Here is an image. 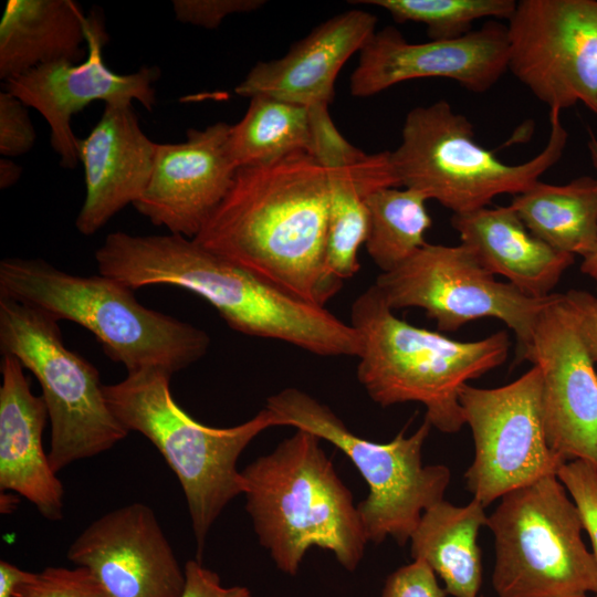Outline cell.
I'll return each mask as SVG.
<instances>
[{
	"label": "cell",
	"instance_id": "obj_14",
	"mask_svg": "<svg viewBox=\"0 0 597 597\" xmlns=\"http://www.w3.org/2000/svg\"><path fill=\"white\" fill-rule=\"evenodd\" d=\"M542 373L546 442L564 462L597 469V371L565 294L553 293L520 354Z\"/></svg>",
	"mask_w": 597,
	"mask_h": 597
},
{
	"label": "cell",
	"instance_id": "obj_25",
	"mask_svg": "<svg viewBox=\"0 0 597 597\" xmlns=\"http://www.w3.org/2000/svg\"><path fill=\"white\" fill-rule=\"evenodd\" d=\"M331 199L325 250L327 273L343 282L360 269L358 251L368 235L366 197L385 187H398L390 151L366 154L357 164L329 169Z\"/></svg>",
	"mask_w": 597,
	"mask_h": 597
},
{
	"label": "cell",
	"instance_id": "obj_11",
	"mask_svg": "<svg viewBox=\"0 0 597 597\" xmlns=\"http://www.w3.org/2000/svg\"><path fill=\"white\" fill-rule=\"evenodd\" d=\"M375 285L392 311L422 308L442 332L479 318H498L515 333L520 354L552 296L533 298L496 281L461 243H427L396 269L381 272Z\"/></svg>",
	"mask_w": 597,
	"mask_h": 597
},
{
	"label": "cell",
	"instance_id": "obj_35",
	"mask_svg": "<svg viewBox=\"0 0 597 597\" xmlns=\"http://www.w3.org/2000/svg\"><path fill=\"white\" fill-rule=\"evenodd\" d=\"M446 595L431 567L422 559H413L387 577L381 597H446Z\"/></svg>",
	"mask_w": 597,
	"mask_h": 597
},
{
	"label": "cell",
	"instance_id": "obj_30",
	"mask_svg": "<svg viewBox=\"0 0 597 597\" xmlns=\"http://www.w3.org/2000/svg\"><path fill=\"white\" fill-rule=\"evenodd\" d=\"M13 597H112L86 568L49 566L22 583Z\"/></svg>",
	"mask_w": 597,
	"mask_h": 597
},
{
	"label": "cell",
	"instance_id": "obj_23",
	"mask_svg": "<svg viewBox=\"0 0 597 597\" xmlns=\"http://www.w3.org/2000/svg\"><path fill=\"white\" fill-rule=\"evenodd\" d=\"M87 15L73 0H9L0 21V78L78 63L87 54Z\"/></svg>",
	"mask_w": 597,
	"mask_h": 597
},
{
	"label": "cell",
	"instance_id": "obj_38",
	"mask_svg": "<svg viewBox=\"0 0 597 597\" xmlns=\"http://www.w3.org/2000/svg\"><path fill=\"white\" fill-rule=\"evenodd\" d=\"M32 572H27L18 566L1 559L0 561V597H13L15 589L32 576Z\"/></svg>",
	"mask_w": 597,
	"mask_h": 597
},
{
	"label": "cell",
	"instance_id": "obj_27",
	"mask_svg": "<svg viewBox=\"0 0 597 597\" xmlns=\"http://www.w3.org/2000/svg\"><path fill=\"white\" fill-rule=\"evenodd\" d=\"M310 107L264 95L250 98L244 116L230 126L227 149L237 168L271 163L297 151L310 154Z\"/></svg>",
	"mask_w": 597,
	"mask_h": 597
},
{
	"label": "cell",
	"instance_id": "obj_37",
	"mask_svg": "<svg viewBox=\"0 0 597 597\" xmlns=\"http://www.w3.org/2000/svg\"><path fill=\"white\" fill-rule=\"evenodd\" d=\"M585 336L591 357L597 364V296L582 290L565 293Z\"/></svg>",
	"mask_w": 597,
	"mask_h": 597
},
{
	"label": "cell",
	"instance_id": "obj_21",
	"mask_svg": "<svg viewBox=\"0 0 597 597\" xmlns=\"http://www.w3.org/2000/svg\"><path fill=\"white\" fill-rule=\"evenodd\" d=\"M0 371V490L13 491L46 520L60 521L64 489L43 449L44 399L32 392L17 357L3 354Z\"/></svg>",
	"mask_w": 597,
	"mask_h": 597
},
{
	"label": "cell",
	"instance_id": "obj_4",
	"mask_svg": "<svg viewBox=\"0 0 597 597\" xmlns=\"http://www.w3.org/2000/svg\"><path fill=\"white\" fill-rule=\"evenodd\" d=\"M350 325L362 339L357 379L381 407L419 402L426 419L444 433L465 423L459 401L469 380L502 365L510 341L504 331L461 342L398 318L375 284L352 304Z\"/></svg>",
	"mask_w": 597,
	"mask_h": 597
},
{
	"label": "cell",
	"instance_id": "obj_41",
	"mask_svg": "<svg viewBox=\"0 0 597 597\" xmlns=\"http://www.w3.org/2000/svg\"><path fill=\"white\" fill-rule=\"evenodd\" d=\"M19 494H7L4 492H1V495H0V511L1 513H12L18 503H19V498H18Z\"/></svg>",
	"mask_w": 597,
	"mask_h": 597
},
{
	"label": "cell",
	"instance_id": "obj_12",
	"mask_svg": "<svg viewBox=\"0 0 597 597\" xmlns=\"http://www.w3.org/2000/svg\"><path fill=\"white\" fill-rule=\"evenodd\" d=\"M474 458L464 473L467 489L484 506L566 463L548 447L542 411V373L533 366L496 388L468 384L459 390Z\"/></svg>",
	"mask_w": 597,
	"mask_h": 597
},
{
	"label": "cell",
	"instance_id": "obj_42",
	"mask_svg": "<svg viewBox=\"0 0 597 597\" xmlns=\"http://www.w3.org/2000/svg\"><path fill=\"white\" fill-rule=\"evenodd\" d=\"M584 597H597V594L587 595V596H584Z\"/></svg>",
	"mask_w": 597,
	"mask_h": 597
},
{
	"label": "cell",
	"instance_id": "obj_7",
	"mask_svg": "<svg viewBox=\"0 0 597 597\" xmlns=\"http://www.w3.org/2000/svg\"><path fill=\"white\" fill-rule=\"evenodd\" d=\"M568 133L561 111L549 109V135L532 159L504 163L475 142L473 125L439 100L406 115L399 146L390 158L399 186L421 192L454 213L486 207L504 193L519 195L563 156Z\"/></svg>",
	"mask_w": 597,
	"mask_h": 597
},
{
	"label": "cell",
	"instance_id": "obj_13",
	"mask_svg": "<svg viewBox=\"0 0 597 597\" xmlns=\"http://www.w3.org/2000/svg\"><path fill=\"white\" fill-rule=\"evenodd\" d=\"M506 28L507 71L549 109L597 115V0H521Z\"/></svg>",
	"mask_w": 597,
	"mask_h": 597
},
{
	"label": "cell",
	"instance_id": "obj_17",
	"mask_svg": "<svg viewBox=\"0 0 597 597\" xmlns=\"http://www.w3.org/2000/svg\"><path fill=\"white\" fill-rule=\"evenodd\" d=\"M66 557L86 567L112 597H181L184 590L185 568L155 512L140 502L93 521Z\"/></svg>",
	"mask_w": 597,
	"mask_h": 597
},
{
	"label": "cell",
	"instance_id": "obj_6",
	"mask_svg": "<svg viewBox=\"0 0 597 597\" xmlns=\"http://www.w3.org/2000/svg\"><path fill=\"white\" fill-rule=\"evenodd\" d=\"M172 373L146 367L127 373L119 383L104 385L107 405L130 432L146 437L175 472L184 491L197 559L212 524L235 496L243 494L238 460L262 431L277 426L266 408L250 420L228 428L202 425L175 401L170 391Z\"/></svg>",
	"mask_w": 597,
	"mask_h": 597
},
{
	"label": "cell",
	"instance_id": "obj_15",
	"mask_svg": "<svg viewBox=\"0 0 597 597\" xmlns=\"http://www.w3.org/2000/svg\"><path fill=\"white\" fill-rule=\"evenodd\" d=\"M85 60L57 62L35 67L4 82V90L39 112L50 127V143L60 165L75 168L80 160V138L71 126L72 117L95 101L128 105L137 101L149 112L156 105L153 83L160 76L156 66H142L129 74L112 71L103 49L108 41L102 13L87 15Z\"/></svg>",
	"mask_w": 597,
	"mask_h": 597
},
{
	"label": "cell",
	"instance_id": "obj_28",
	"mask_svg": "<svg viewBox=\"0 0 597 597\" xmlns=\"http://www.w3.org/2000/svg\"><path fill=\"white\" fill-rule=\"evenodd\" d=\"M427 200L405 187L380 188L366 197L369 228L365 247L381 272L396 269L428 243L425 235L432 220Z\"/></svg>",
	"mask_w": 597,
	"mask_h": 597
},
{
	"label": "cell",
	"instance_id": "obj_2",
	"mask_svg": "<svg viewBox=\"0 0 597 597\" xmlns=\"http://www.w3.org/2000/svg\"><path fill=\"white\" fill-rule=\"evenodd\" d=\"M100 274L132 290L172 285L213 306L234 331L290 343L320 356H356L357 331L334 314L193 239L115 231L95 251Z\"/></svg>",
	"mask_w": 597,
	"mask_h": 597
},
{
	"label": "cell",
	"instance_id": "obj_8",
	"mask_svg": "<svg viewBox=\"0 0 597 597\" xmlns=\"http://www.w3.org/2000/svg\"><path fill=\"white\" fill-rule=\"evenodd\" d=\"M265 408L277 426L312 432L354 463L369 489L357 504L368 542L379 544L390 536L405 545L422 514L443 501L451 472L442 464H422V447L431 428L427 420L408 437L400 431L391 441L379 443L355 434L326 405L297 388L270 396Z\"/></svg>",
	"mask_w": 597,
	"mask_h": 597
},
{
	"label": "cell",
	"instance_id": "obj_1",
	"mask_svg": "<svg viewBox=\"0 0 597 597\" xmlns=\"http://www.w3.org/2000/svg\"><path fill=\"white\" fill-rule=\"evenodd\" d=\"M329 199V169L306 151L238 168L193 240L324 306L343 285L325 266Z\"/></svg>",
	"mask_w": 597,
	"mask_h": 597
},
{
	"label": "cell",
	"instance_id": "obj_40",
	"mask_svg": "<svg viewBox=\"0 0 597 597\" xmlns=\"http://www.w3.org/2000/svg\"><path fill=\"white\" fill-rule=\"evenodd\" d=\"M22 176V167L11 158L0 159V188L7 189L19 181Z\"/></svg>",
	"mask_w": 597,
	"mask_h": 597
},
{
	"label": "cell",
	"instance_id": "obj_39",
	"mask_svg": "<svg viewBox=\"0 0 597 597\" xmlns=\"http://www.w3.org/2000/svg\"><path fill=\"white\" fill-rule=\"evenodd\" d=\"M587 147L591 164L597 171V138L593 134L589 136ZM580 271L597 284V243L595 249L583 259Z\"/></svg>",
	"mask_w": 597,
	"mask_h": 597
},
{
	"label": "cell",
	"instance_id": "obj_20",
	"mask_svg": "<svg viewBox=\"0 0 597 597\" xmlns=\"http://www.w3.org/2000/svg\"><path fill=\"white\" fill-rule=\"evenodd\" d=\"M376 17L348 10L317 25L280 59L259 62L234 88L244 97L264 95L303 106L333 101L336 77L376 32Z\"/></svg>",
	"mask_w": 597,
	"mask_h": 597
},
{
	"label": "cell",
	"instance_id": "obj_10",
	"mask_svg": "<svg viewBox=\"0 0 597 597\" xmlns=\"http://www.w3.org/2000/svg\"><path fill=\"white\" fill-rule=\"evenodd\" d=\"M0 350L17 357L42 388L54 472L129 433L109 409L96 367L64 345L59 321L42 310L0 295Z\"/></svg>",
	"mask_w": 597,
	"mask_h": 597
},
{
	"label": "cell",
	"instance_id": "obj_3",
	"mask_svg": "<svg viewBox=\"0 0 597 597\" xmlns=\"http://www.w3.org/2000/svg\"><path fill=\"white\" fill-rule=\"evenodd\" d=\"M241 475L254 532L280 570L295 575L314 546L332 552L345 569L357 568L368 538L317 436L296 429Z\"/></svg>",
	"mask_w": 597,
	"mask_h": 597
},
{
	"label": "cell",
	"instance_id": "obj_24",
	"mask_svg": "<svg viewBox=\"0 0 597 597\" xmlns=\"http://www.w3.org/2000/svg\"><path fill=\"white\" fill-rule=\"evenodd\" d=\"M484 509L475 499L464 506L443 500L422 514L411 534L412 558L425 561L453 597H479L482 563L478 535L488 524Z\"/></svg>",
	"mask_w": 597,
	"mask_h": 597
},
{
	"label": "cell",
	"instance_id": "obj_34",
	"mask_svg": "<svg viewBox=\"0 0 597 597\" xmlns=\"http://www.w3.org/2000/svg\"><path fill=\"white\" fill-rule=\"evenodd\" d=\"M263 0H174L176 19L185 24L216 29L229 15L252 12Z\"/></svg>",
	"mask_w": 597,
	"mask_h": 597
},
{
	"label": "cell",
	"instance_id": "obj_22",
	"mask_svg": "<svg viewBox=\"0 0 597 597\" xmlns=\"http://www.w3.org/2000/svg\"><path fill=\"white\" fill-rule=\"evenodd\" d=\"M451 226L484 270L504 276L533 298L553 294L564 272L575 262V255L535 237L510 205L454 213Z\"/></svg>",
	"mask_w": 597,
	"mask_h": 597
},
{
	"label": "cell",
	"instance_id": "obj_5",
	"mask_svg": "<svg viewBox=\"0 0 597 597\" xmlns=\"http://www.w3.org/2000/svg\"><path fill=\"white\" fill-rule=\"evenodd\" d=\"M0 295L83 326L127 373L163 367L175 374L210 346L207 332L146 307L121 282L103 274L74 275L40 258L1 260Z\"/></svg>",
	"mask_w": 597,
	"mask_h": 597
},
{
	"label": "cell",
	"instance_id": "obj_26",
	"mask_svg": "<svg viewBox=\"0 0 597 597\" xmlns=\"http://www.w3.org/2000/svg\"><path fill=\"white\" fill-rule=\"evenodd\" d=\"M510 206L526 228L552 248L586 258L597 243V178L564 185L535 181Z\"/></svg>",
	"mask_w": 597,
	"mask_h": 597
},
{
	"label": "cell",
	"instance_id": "obj_43",
	"mask_svg": "<svg viewBox=\"0 0 597 597\" xmlns=\"http://www.w3.org/2000/svg\"><path fill=\"white\" fill-rule=\"evenodd\" d=\"M480 597H484V596H480Z\"/></svg>",
	"mask_w": 597,
	"mask_h": 597
},
{
	"label": "cell",
	"instance_id": "obj_32",
	"mask_svg": "<svg viewBox=\"0 0 597 597\" xmlns=\"http://www.w3.org/2000/svg\"><path fill=\"white\" fill-rule=\"evenodd\" d=\"M576 504L597 562V469L583 460L564 463L557 472Z\"/></svg>",
	"mask_w": 597,
	"mask_h": 597
},
{
	"label": "cell",
	"instance_id": "obj_19",
	"mask_svg": "<svg viewBox=\"0 0 597 597\" xmlns=\"http://www.w3.org/2000/svg\"><path fill=\"white\" fill-rule=\"evenodd\" d=\"M157 143L142 129L133 104L108 105L90 134L80 139L85 198L75 220L77 231L92 235L146 190Z\"/></svg>",
	"mask_w": 597,
	"mask_h": 597
},
{
	"label": "cell",
	"instance_id": "obj_33",
	"mask_svg": "<svg viewBox=\"0 0 597 597\" xmlns=\"http://www.w3.org/2000/svg\"><path fill=\"white\" fill-rule=\"evenodd\" d=\"M36 134L28 106L8 91L0 93V154L12 158L30 151Z\"/></svg>",
	"mask_w": 597,
	"mask_h": 597
},
{
	"label": "cell",
	"instance_id": "obj_9",
	"mask_svg": "<svg viewBox=\"0 0 597 597\" xmlns=\"http://www.w3.org/2000/svg\"><path fill=\"white\" fill-rule=\"evenodd\" d=\"M557 475L501 498L486 526L494 538L498 597L597 594V562L586 547L579 511Z\"/></svg>",
	"mask_w": 597,
	"mask_h": 597
},
{
	"label": "cell",
	"instance_id": "obj_16",
	"mask_svg": "<svg viewBox=\"0 0 597 597\" xmlns=\"http://www.w3.org/2000/svg\"><path fill=\"white\" fill-rule=\"evenodd\" d=\"M507 28L498 20L457 39L423 43H410L388 25L359 51L349 90L353 96L368 97L405 81L442 77L482 94L507 71Z\"/></svg>",
	"mask_w": 597,
	"mask_h": 597
},
{
	"label": "cell",
	"instance_id": "obj_18",
	"mask_svg": "<svg viewBox=\"0 0 597 597\" xmlns=\"http://www.w3.org/2000/svg\"><path fill=\"white\" fill-rule=\"evenodd\" d=\"M229 124L190 128L181 143L157 144L150 180L134 208L170 233L193 239L229 191L237 167Z\"/></svg>",
	"mask_w": 597,
	"mask_h": 597
},
{
	"label": "cell",
	"instance_id": "obj_29",
	"mask_svg": "<svg viewBox=\"0 0 597 597\" xmlns=\"http://www.w3.org/2000/svg\"><path fill=\"white\" fill-rule=\"evenodd\" d=\"M514 0H364L386 10L398 23L417 22L427 27L430 40H452L472 31L474 21L509 20Z\"/></svg>",
	"mask_w": 597,
	"mask_h": 597
},
{
	"label": "cell",
	"instance_id": "obj_36",
	"mask_svg": "<svg viewBox=\"0 0 597 597\" xmlns=\"http://www.w3.org/2000/svg\"><path fill=\"white\" fill-rule=\"evenodd\" d=\"M184 568L185 586L181 597H251V591L245 586H223L219 575L198 559H189Z\"/></svg>",
	"mask_w": 597,
	"mask_h": 597
},
{
	"label": "cell",
	"instance_id": "obj_31",
	"mask_svg": "<svg viewBox=\"0 0 597 597\" xmlns=\"http://www.w3.org/2000/svg\"><path fill=\"white\" fill-rule=\"evenodd\" d=\"M312 147L310 154L328 169L349 167L366 153L350 145L335 127L327 105L311 106Z\"/></svg>",
	"mask_w": 597,
	"mask_h": 597
}]
</instances>
